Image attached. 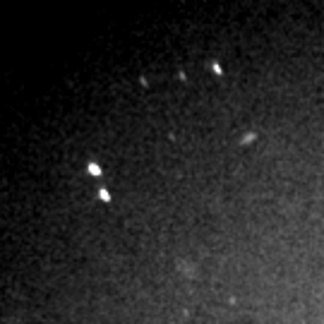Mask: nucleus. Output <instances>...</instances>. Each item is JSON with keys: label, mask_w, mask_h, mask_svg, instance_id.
Instances as JSON below:
<instances>
[{"label": "nucleus", "mask_w": 324, "mask_h": 324, "mask_svg": "<svg viewBox=\"0 0 324 324\" xmlns=\"http://www.w3.org/2000/svg\"><path fill=\"white\" fill-rule=\"evenodd\" d=\"M89 173H94V176H99V173H101V168H99L96 163H89Z\"/></svg>", "instance_id": "obj_1"}]
</instances>
